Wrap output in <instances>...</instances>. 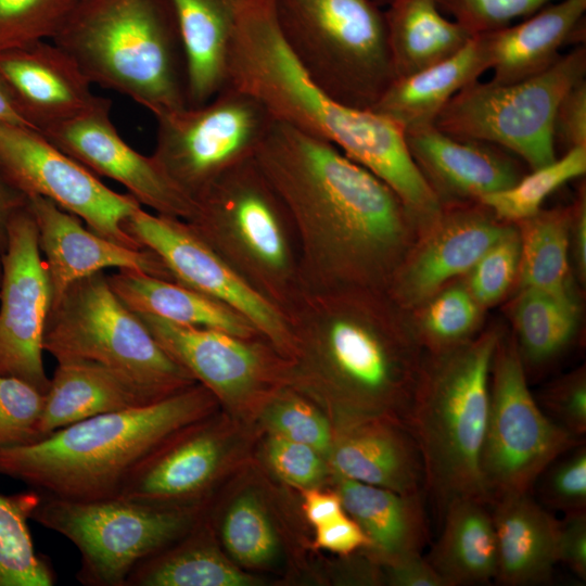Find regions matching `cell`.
I'll return each instance as SVG.
<instances>
[{
    "label": "cell",
    "mask_w": 586,
    "mask_h": 586,
    "mask_svg": "<svg viewBox=\"0 0 586 586\" xmlns=\"http://www.w3.org/2000/svg\"><path fill=\"white\" fill-rule=\"evenodd\" d=\"M255 160L293 220L304 293L386 292L417 230L396 192L330 142L276 119Z\"/></svg>",
    "instance_id": "obj_1"
},
{
    "label": "cell",
    "mask_w": 586,
    "mask_h": 586,
    "mask_svg": "<svg viewBox=\"0 0 586 586\" xmlns=\"http://www.w3.org/2000/svg\"><path fill=\"white\" fill-rule=\"evenodd\" d=\"M227 86L253 94L276 120L330 142L404 202L425 194L428 184L405 131L372 110L347 106L321 90L284 43L271 0H239Z\"/></svg>",
    "instance_id": "obj_2"
},
{
    "label": "cell",
    "mask_w": 586,
    "mask_h": 586,
    "mask_svg": "<svg viewBox=\"0 0 586 586\" xmlns=\"http://www.w3.org/2000/svg\"><path fill=\"white\" fill-rule=\"evenodd\" d=\"M285 319L289 359L320 368L324 383L353 409L405 422L424 359L406 311L386 292L303 293Z\"/></svg>",
    "instance_id": "obj_3"
},
{
    "label": "cell",
    "mask_w": 586,
    "mask_h": 586,
    "mask_svg": "<svg viewBox=\"0 0 586 586\" xmlns=\"http://www.w3.org/2000/svg\"><path fill=\"white\" fill-rule=\"evenodd\" d=\"M214 406L215 396L196 382L150 404L69 424L35 443L0 448V474L63 499L117 497L150 453Z\"/></svg>",
    "instance_id": "obj_4"
},
{
    "label": "cell",
    "mask_w": 586,
    "mask_h": 586,
    "mask_svg": "<svg viewBox=\"0 0 586 586\" xmlns=\"http://www.w3.org/2000/svg\"><path fill=\"white\" fill-rule=\"evenodd\" d=\"M51 40L91 84L129 97L154 117L188 106L171 0H78Z\"/></svg>",
    "instance_id": "obj_5"
},
{
    "label": "cell",
    "mask_w": 586,
    "mask_h": 586,
    "mask_svg": "<svg viewBox=\"0 0 586 586\" xmlns=\"http://www.w3.org/2000/svg\"><path fill=\"white\" fill-rule=\"evenodd\" d=\"M496 330L423 360L405 419L423 461L425 489L444 510L453 499L481 498L480 460L489 409Z\"/></svg>",
    "instance_id": "obj_6"
},
{
    "label": "cell",
    "mask_w": 586,
    "mask_h": 586,
    "mask_svg": "<svg viewBox=\"0 0 586 586\" xmlns=\"http://www.w3.org/2000/svg\"><path fill=\"white\" fill-rule=\"evenodd\" d=\"M191 228L284 316L304 293L295 227L255 157L231 168L194 202Z\"/></svg>",
    "instance_id": "obj_7"
},
{
    "label": "cell",
    "mask_w": 586,
    "mask_h": 586,
    "mask_svg": "<svg viewBox=\"0 0 586 586\" xmlns=\"http://www.w3.org/2000/svg\"><path fill=\"white\" fill-rule=\"evenodd\" d=\"M280 35L337 102L372 110L395 80L384 11L373 0H271Z\"/></svg>",
    "instance_id": "obj_8"
},
{
    "label": "cell",
    "mask_w": 586,
    "mask_h": 586,
    "mask_svg": "<svg viewBox=\"0 0 586 586\" xmlns=\"http://www.w3.org/2000/svg\"><path fill=\"white\" fill-rule=\"evenodd\" d=\"M43 349L58 362H95L164 396L196 383L117 297L103 271L74 282L51 304Z\"/></svg>",
    "instance_id": "obj_9"
},
{
    "label": "cell",
    "mask_w": 586,
    "mask_h": 586,
    "mask_svg": "<svg viewBox=\"0 0 586 586\" xmlns=\"http://www.w3.org/2000/svg\"><path fill=\"white\" fill-rule=\"evenodd\" d=\"M585 76L586 49L577 47L548 69L524 80H475L449 100L434 126L454 138L498 145L536 169L557 158L556 109Z\"/></svg>",
    "instance_id": "obj_10"
},
{
    "label": "cell",
    "mask_w": 586,
    "mask_h": 586,
    "mask_svg": "<svg viewBox=\"0 0 586 586\" xmlns=\"http://www.w3.org/2000/svg\"><path fill=\"white\" fill-rule=\"evenodd\" d=\"M31 520L77 547L80 584L125 586L137 564L192 528L194 515L184 506L120 497L71 500L41 494Z\"/></svg>",
    "instance_id": "obj_11"
},
{
    "label": "cell",
    "mask_w": 586,
    "mask_h": 586,
    "mask_svg": "<svg viewBox=\"0 0 586 586\" xmlns=\"http://www.w3.org/2000/svg\"><path fill=\"white\" fill-rule=\"evenodd\" d=\"M538 406L530 392L515 340L497 346L489 380V409L480 470L489 502L530 493L557 458L579 445Z\"/></svg>",
    "instance_id": "obj_12"
},
{
    "label": "cell",
    "mask_w": 586,
    "mask_h": 586,
    "mask_svg": "<svg viewBox=\"0 0 586 586\" xmlns=\"http://www.w3.org/2000/svg\"><path fill=\"white\" fill-rule=\"evenodd\" d=\"M155 119L152 155L193 202L231 168L255 157L275 122L263 102L232 86L202 105Z\"/></svg>",
    "instance_id": "obj_13"
},
{
    "label": "cell",
    "mask_w": 586,
    "mask_h": 586,
    "mask_svg": "<svg viewBox=\"0 0 586 586\" xmlns=\"http://www.w3.org/2000/svg\"><path fill=\"white\" fill-rule=\"evenodd\" d=\"M0 169L26 198L49 199L91 231L130 249H144L124 228L142 205L129 193L111 190L38 130L0 123Z\"/></svg>",
    "instance_id": "obj_14"
},
{
    "label": "cell",
    "mask_w": 586,
    "mask_h": 586,
    "mask_svg": "<svg viewBox=\"0 0 586 586\" xmlns=\"http://www.w3.org/2000/svg\"><path fill=\"white\" fill-rule=\"evenodd\" d=\"M0 374L21 379L46 394L42 353L51 284L27 203L8 224L0 254Z\"/></svg>",
    "instance_id": "obj_15"
},
{
    "label": "cell",
    "mask_w": 586,
    "mask_h": 586,
    "mask_svg": "<svg viewBox=\"0 0 586 586\" xmlns=\"http://www.w3.org/2000/svg\"><path fill=\"white\" fill-rule=\"evenodd\" d=\"M125 230L164 263L174 280L213 297L245 317L284 356L291 355L285 316L180 218L137 208Z\"/></svg>",
    "instance_id": "obj_16"
},
{
    "label": "cell",
    "mask_w": 586,
    "mask_h": 586,
    "mask_svg": "<svg viewBox=\"0 0 586 586\" xmlns=\"http://www.w3.org/2000/svg\"><path fill=\"white\" fill-rule=\"evenodd\" d=\"M138 315L162 348L215 398L245 402L288 377L281 364L288 357L262 335L243 337Z\"/></svg>",
    "instance_id": "obj_17"
},
{
    "label": "cell",
    "mask_w": 586,
    "mask_h": 586,
    "mask_svg": "<svg viewBox=\"0 0 586 586\" xmlns=\"http://www.w3.org/2000/svg\"><path fill=\"white\" fill-rule=\"evenodd\" d=\"M106 98L87 112L46 128L41 133L92 173L123 184L141 205L156 214L189 220L194 202L181 192L153 155L132 149L118 133Z\"/></svg>",
    "instance_id": "obj_18"
},
{
    "label": "cell",
    "mask_w": 586,
    "mask_h": 586,
    "mask_svg": "<svg viewBox=\"0 0 586 586\" xmlns=\"http://www.w3.org/2000/svg\"><path fill=\"white\" fill-rule=\"evenodd\" d=\"M480 202L443 206L393 276L390 298L404 311L420 307L449 280L467 273L511 226Z\"/></svg>",
    "instance_id": "obj_19"
},
{
    "label": "cell",
    "mask_w": 586,
    "mask_h": 586,
    "mask_svg": "<svg viewBox=\"0 0 586 586\" xmlns=\"http://www.w3.org/2000/svg\"><path fill=\"white\" fill-rule=\"evenodd\" d=\"M0 79L20 114L39 132L102 100L76 61L52 40L0 52Z\"/></svg>",
    "instance_id": "obj_20"
},
{
    "label": "cell",
    "mask_w": 586,
    "mask_h": 586,
    "mask_svg": "<svg viewBox=\"0 0 586 586\" xmlns=\"http://www.w3.org/2000/svg\"><path fill=\"white\" fill-rule=\"evenodd\" d=\"M51 284V304L74 282L106 268L131 269L175 281L161 258L148 249L135 250L111 241L49 199L27 198ZM176 282V281H175Z\"/></svg>",
    "instance_id": "obj_21"
},
{
    "label": "cell",
    "mask_w": 586,
    "mask_h": 586,
    "mask_svg": "<svg viewBox=\"0 0 586 586\" xmlns=\"http://www.w3.org/2000/svg\"><path fill=\"white\" fill-rule=\"evenodd\" d=\"M419 170L442 206L479 202L522 177L505 149L448 136L434 125L405 132Z\"/></svg>",
    "instance_id": "obj_22"
},
{
    "label": "cell",
    "mask_w": 586,
    "mask_h": 586,
    "mask_svg": "<svg viewBox=\"0 0 586 586\" xmlns=\"http://www.w3.org/2000/svg\"><path fill=\"white\" fill-rule=\"evenodd\" d=\"M200 420L178 430L150 453L117 497L179 506L177 502L201 493L215 476L222 450L213 432L198 428Z\"/></svg>",
    "instance_id": "obj_23"
},
{
    "label": "cell",
    "mask_w": 586,
    "mask_h": 586,
    "mask_svg": "<svg viewBox=\"0 0 586 586\" xmlns=\"http://www.w3.org/2000/svg\"><path fill=\"white\" fill-rule=\"evenodd\" d=\"M586 0H558L525 21L481 34L492 81L510 84L548 69L566 43L582 38Z\"/></svg>",
    "instance_id": "obj_24"
},
{
    "label": "cell",
    "mask_w": 586,
    "mask_h": 586,
    "mask_svg": "<svg viewBox=\"0 0 586 586\" xmlns=\"http://www.w3.org/2000/svg\"><path fill=\"white\" fill-rule=\"evenodd\" d=\"M497 545L495 582L505 586L548 583L557 558L559 521L528 493L489 502Z\"/></svg>",
    "instance_id": "obj_25"
},
{
    "label": "cell",
    "mask_w": 586,
    "mask_h": 586,
    "mask_svg": "<svg viewBox=\"0 0 586 586\" xmlns=\"http://www.w3.org/2000/svg\"><path fill=\"white\" fill-rule=\"evenodd\" d=\"M332 451L340 477L380 486L402 494L425 488L419 446L404 421L360 422Z\"/></svg>",
    "instance_id": "obj_26"
},
{
    "label": "cell",
    "mask_w": 586,
    "mask_h": 586,
    "mask_svg": "<svg viewBox=\"0 0 586 586\" xmlns=\"http://www.w3.org/2000/svg\"><path fill=\"white\" fill-rule=\"evenodd\" d=\"M164 397L102 365L85 360L61 361L46 393L40 433L43 438L78 421L140 407Z\"/></svg>",
    "instance_id": "obj_27"
},
{
    "label": "cell",
    "mask_w": 586,
    "mask_h": 586,
    "mask_svg": "<svg viewBox=\"0 0 586 586\" xmlns=\"http://www.w3.org/2000/svg\"><path fill=\"white\" fill-rule=\"evenodd\" d=\"M487 69L486 49L477 35L448 59L396 78L372 111L405 132L433 126L449 100Z\"/></svg>",
    "instance_id": "obj_28"
},
{
    "label": "cell",
    "mask_w": 586,
    "mask_h": 586,
    "mask_svg": "<svg viewBox=\"0 0 586 586\" xmlns=\"http://www.w3.org/2000/svg\"><path fill=\"white\" fill-rule=\"evenodd\" d=\"M239 0H171L186 63L188 106H199L228 84Z\"/></svg>",
    "instance_id": "obj_29"
},
{
    "label": "cell",
    "mask_w": 586,
    "mask_h": 586,
    "mask_svg": "<svg viewBox=\"0 0 586 586\" xmlns=\"http://www.w3.org/2000/svg\"><path fill=\"white\" fill-rule=\"evenodd\" d=\"M337 494L380 559L390 563L421 555L429 538L422 493L402 494L340 477Z\"/></svg>",
    "instance_id": "obj_30"
},
{
    "label": "cell",
    "mask_w": 586,
    "mask_h": 586,
    "mask_svg": "<svg viewBox=\"0 0 586 586\" xmlns=\"http://www.w3.org/2000/svg\"><path fill=\"white\" fill-rule=\"evenodd\" d=\"M107 281L117 297L137 314L243 337L262 335L241 314L181 283L131 269H118L107 276Z\"/></svg>",
    "instance_id": "obj_31"
},
{
    "label": "cell",
    "mask_w": 586,
    "mask_h": 586,
    "mask_svg": "<svg viewBox=\"0 0 586 586\" xmlns=\"http://www.w3.org/2000/svg\"><path fill=\"white\" fill-rule=\"evenodd\" d=\"M489 502L475 497L450 500L441 536L428 561L445 586L487 584L497 571V545Z\"/></svg>",
    "instance_id": "obj_32"
},
{
    "label": "cell",
    "mask_w": 586,
    "mask_h": 586,
    "mask_svg": "<svg viewBox=\"0 0 586 586\" xmlns=\"http://www.w3.org/2000/svg\"><path fill=\"white\" fill-rule=\"evenodd\" d=\"M384 14L395 79L448 59L473 38L435 0H394Z\"/></svg>",
    "instance_id": "obj_33"
},
{
    "label": "cell",
    "mask_w": 586,
    "mask_h": 586,
    "mask_svg": "<svg viewBox=\"0 0 586 586\" xmlns=\"http://www.w3.org/2000/svg\"><path fill=\"white\" fill-rule=\"evenodd\" d=\"M513 324L524 368L547 365L572 342L578 306L570 290L521 289L513 307Z\"/></svg>",
    "instance_id": "obj_34"
},
{
    "label": "cell",
    "mask_w": 586,
    "mask_h": 586,
    "mask_svg": "<svg viewBox=\"0 0 586 586\" xmlns=\"http://www.w3.org/2000/svg\"><path fill=\"white\" fill-rule=\"evenodd\" d=\"M252 582L211 545L191 539L142 560L125 586H245Z\"/></svg>",
    "instance_id": "obj_35"
},
{
    "label": "cell",
    "mask_w": 586,
    "mask_h": 586,
    "mask_svg": "<svg viewBox=\"0 0 586 586\" xmlns=\"http://www.w3.org/2000/svg\"><path fill=\"white\" fill-rule=\"evenodd\" d=\"M571 217L566 209H540L519 222L521 289L569 290Z\"/></svg>",
    "instance_id": "obj_36"
},
{
    "label": "cell",
    "mask_w": 586,
    "mask_h": 586,
    "mask_svg": "<svg viewBox=\"0 0 586 586\" xmlns=\"http://www.w3.org/2000/svg\"><path fill=\"white\" fill-rule=\"evenodd\" d=\"M41 494L30 488L0 494V586H52L55 574L46 557L36 552L28 519Z\"/></svg>",
    "instance_id": "obj_37"
},
{
    "label": "cell",
    "mask_w": 586,
    "mask_h": 586,
    "mask_svg": "<svg viewBox=\"0 0 586 586\" xmlns=\"http://www.w3.org/2000/svg\"><path fill=\"white\" fill-rule=\"evenodd\" d=\"M585 171L586 148L572 149L553 162L532 169L512 187L485 195L479 202L501 221L520 222L537 214L553 191Z\"/></svg>",
    "instance_id": "obj_38"
},
{
    "label": "cell",
    "mask_w": 586,
    "mask_h": 586,
    "mask_svg": "<svg viewBox=\"0 0 586 586\" xmlns=\"http://www.w3.org/2000/svg\"><path fill=\"white\" fill-rule=\"evenodd\" d=\"M420 307V320L412 328L421 346L431 354L470 340L480 319L481 305L463 285L442 289Z\"/></svg>",
    "instance_id": "obj_39"
},
{
    "label": "cell",
    "mask_w": 586,
    "mask_h": 586,
    "mask_svg": "<svg viewBox=\"0 0 586 586\" xmlns=\"http://www.w3.org/2000/svg\"><path fill=\"white\" fill-rule=\"evenodd\" d=\"M78 0H0V52L52 39Z\"/></svg>",
    "instance_id": "obj_40"
},
{
    "label": "cell",
    "mask_w": 586,
    "mask_h": 586,
    "mask_svg": "<svg viewBox=\"0 0 586 586\" xmlns=\"http://www.w3.org/2000/svg\"><path fill=\"white\" fill-rule=\"evenodd\" d=\"M221 533L226 548L240 562L260 564L275 552L272 527L252 496L239 498L228 510Z\"/></svg>",
    "instance_id": "obj_41"
},
{
    "label": "cell",
    "mask_w": 586,
    "mask_h": 586,
    "mask_svg": "<svg viewBox=\"0 0 586 586\" xmlns=\"http://www.w3.org/2000/svg\"><path fill=\"white\" fill-rule=\"evenodd\" d=\"M46 394L15 377L0 374V448L42 438L40 420Z\"/></svg>",
    "instance_id": "obj_42"
},
{
    "label": "cell",
    "mask_w": 586,
    "mask_h": 586,
    "mask_svg": "<svg viewBox=\"0 0 586 586\" xmlns=\"http://www.w3.org/2000/svg\"><path fill=\"white\" fill-rule=\"evenodd\" d=\"M520 238L515 228L495 242L470 269L468 290L481 306L497 303L519 272Z\"/></svg>",
    "instance_id": "obj_43"
},
{
    "label": "cell",
    "mask_w": 586,
    "mask_h": 586,
    "mask_svg": "<svg viewBox=\"0 0 586 586\" xmlns=\"http://www.w3.org/2000/svg\"><path fill=\"white\" fill-rule=\"evenodd\" d=\"M473 37L511 25L558 0H435Z\"/></svg>",
    "instance_id": "obj_44"
},
{
    "label": "cell",
    "mask_w": 586,
    "mask_h": 586,
    "mask_svg": "<svg viewBox=\"0 0 586 586\" xmlns=\"http://www.w3.org/2000/svg\"><path fill=\"white\" fill-rule=\"evenodd\" d=\"M540 497L546 506L565 513L586 511V448L577 445L557 458L540 474Z\"/></svg>",
    "instance_id": "obj_45"
},
{
    "label": "cell",
    "mask_w": 586,
    "mask_h": 586,
    "mask_svg": "<svg viewBox=\"0 0 586 586\" xmlns=\"http://www.w3.org/2000/svg\"><path fill=\"white\" fill-rule=\"evenodd\" d=\"M269 422L277 435L313 447L318 453L331 449L329 423L298 396L285 394L273 404Z\"/></svg>",
    "instance_id": "obj_46"
},
{
    "label": "cell",
    "mask_w": 586,
    "mask_h": 586,
    "mask_svg": "<svg viewBox=\"0 0 586 586\" xmlns=\"http://www.w3.org/2000/svg\"><path fill=\"white\" fill-rule=\"evenodd\" d=\"M543 404L560 426L581 437L586 433V375L581 368L549 386Z\"/></svg>",
    "instance_id": "obj_47"
},
{
    "label": "cell",
    "mask_w": 586,
    "mask_h": 586,
    "mask_svg": "<svg viewBox=\"0 0 586 586\" xmlns=\"http://www.w3.org/2000/svg\"><path fill=\"white\" fill-rule=\"evenodd\" d=\"M268 457L275 471L292 484L313 485L323 475L324 467L317 450L280 435L270 440Z\"/></svg>",
    "instance_id": "obj_48"
},
{
    "label": "cell",
    "mask_w": 586,
    "mask_h": 586,
    "mask_svg": "<svg viewBox=\"0 0 586 586\" xmlns=\"http://www.w3.org/2000/svg\"><path fill=\"white\" fill-rule=\"evenodd\" d=\"M553 141L564 153L586 148V80L570 88L560 100L553 117Z\"/></svg>",
    "instance_id": "obj_49"
},
{
    "label": "cell",
    "mask_w": 586,
    "mask_h": 586,
    "mask_svg": "<svg viewBox=\"0 0 586 586\" xmlns=\"http://www.w3.org/2000/svg\"><path fill=\"white\" fill-rule=\"evenodd\" d=\"M557 558L586 581V511L565 513L559 523Z\"/></svg>",
    "instance_id": "obj_50"
},
{
    "label": "cell",
    "mask_w": 586,
    "mask_h": 586,
    "mask_svg": "<svg viewBox=\"0 0 586 586\" xmlns=\"http://www.w3.org/2000/svg\"><path fill=\"white\" fill-rule=\"evenodd\" d=\"M316 528L315 543L322 549L347 556L370 547V540L360 525L344 513Z\"/></svg>",
    "instance_id": "obj_51"
},
{
    "label": "cell",
    "mask_w": 586,
    "mask_h": 586,
    "mask_svg": "<svg viewBox=\"0 0 586 586\" xmlns=\"http://www.w3.org/2000/svg\"><path fill=\"white\" fill-rule=\"evenodd\" d=\"M390 565L391 584L398 586H445L444 581L422 555L405 557Z\"/></svg>",
    "instance_id": "obj_52"
},
{
    "label": "cell",
    "mask_w": 586,
    "mask_h": 586,
    "mask_svg": "<svg viewBox=\"0 0 586 586\" xmlns=\"http://www.w3.org/2000/svg\"><path fill=\"white\" fill-rule=\"evenodd\" d=\"M303 509L307 520L316 527L344 513L339 494L309 489L304 496Z\"/></svg>",
    "instance_id": "obj_53"
},
{
    "label": "cell",
    "mask_w": 586,
    "mask_h": 586,
    "mask_svg": "<svg viewBox=\"0 0 586 586\" xmlns=\"http://www.w3.org/2000/svg\"><path fill=\"white\" fill-rule=\"evenodd\" d=\"M26 203L27 198L7 180L0 169V254L7 244L8 224L11 217Z\"/></svg>",
    "instance_id": "obj_54"
},
{
    "label": "cell",
    "mask_w": 586,
    "mask_h": 586,
    "mask_svg": "<svg viewBox=\"0 0 586 586\" xmlns=\"http://www.w3.org/2000/svg\"><path fill=\"white\" fill-rule=\"evenodd\" d=\"M572 229L574 230V254L581 277L586 275V203L585 193H581L571 213Z\"/></svg>",
    "instance_id": "obj_55"
},
{
    "label": "cell",
    "mask_w": 586,
    "mask_h": 586,
    "mask_svg": "<svg viewBox=\"0 0 586 586\" xmlns=\"http://www.w3.org/2000/svg\"><path fill=\"white\" fill-rule=\"evenodd\" d=\"M0 123L21 125L29 127L26 120L17 111L3 82L0 79ZM31 128V127H29Z\"/></svg>",
    "instance_id": "obj_56"
},
{
    "label": "cell",
    "mask_w": 586,
    "mask_h": 586,
    "mask_svg": "<svg viewBox=\"0 0 586 586\" xmlns=\"http://www.w3.org/2000/svg\"><path fill=\"white\" fill-rule=\"evenodd\" d=\"M379 7H388L394 0H373Z\"/></svg>",
    "instance_id": "obj_57"
},
{
    "label": "cell",
    "mask_w": 586,
    "mask_h": 586,
    "mask_svg": "<svg viewBox=\"0 0 586 586\" xmlns=\"http://www.w3.org/2000/svg\"><path fill=\"white\" fill-rule=\"evenodd\" d=\"M0 276H1V264H0Z\"/></svg>",
    "instance_id": "obj_58"
}]
</instances>
